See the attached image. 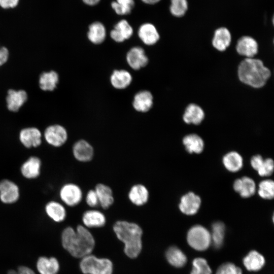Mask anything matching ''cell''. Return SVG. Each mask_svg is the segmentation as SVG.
Instances as JSON below:
<instances>
[{"label":"cell","instance_id":"7c38bea8","mask_svg":"<svg viewBox=\"0 0 274 274\" xmlns=\"http://www.w3.org/2000/svg\"><path fill=\"white\" fill-rule=\"evenodd\" d=\"M74 158L81 162L90 161L94 156V148L88 141L80 140L74 143L72 148Z\"/></svg>","mask_w":274,"mask_h":274},{"label":"cell","instance_id":"7402d4cb","mask_svg":"<svg viewBox=\"0 0 274 274\" xmlns=\"http://www.w3.org/2000/svg\"><path fill=\"white\" fill-rule=\"evenodd\" d=\"M133 34V29L125 20H121L110 32L111 38L116 42L121 43L129 39Z\"/></svg>","mask_w":274,"mask_h":274},{"label":"cell","instance_id":"7dc6e473","mask_svg":"<svg viewBox=\"0 0 274 274\" xmlns=\"http://www.w3.org/2000/svg\"><path fill=\"white\" fill-rule=\"evenodd\" d=\"M144 3L149 4L153 5L158 3L160 0H142Z\"/></svg>","mask_w":274,"mask_h":274},{"label":"cell","instance_id":"7bdbcfd3","mask_svg":"<svg viewBox=\"0 0 274 274\" xmlns=\"http://www.w3.org/2000/svg\"><path fill=\"white\" fill-rule=\"evenodd\" d=\"M264 159L262 157L259 155H256L252 157L251 160V164L252 167L257 172L261 167Z\"/></svg>","mask_w":274,"mask_h":274},{"label":"cell","instance_id":"f6af8a7d","mask_svg":"<svg viewBox=\"0 0 274 274\" xmlns=\"http://www.w3.org/2000/svg\"><path fill=\"white\" fill-rule=\"evenodd\" d=\"M19 0H0V6L4 9L13 8L18 4Z\"/></svg>","mask_w":274,"mask_h":274},{"label":"cell","instance_id":"9c48e42d","mask_svg":"<svg viewBox=\"0 0 274 274\" xmlns=\"http://www.w3.org/2000/svg\"><path fill=\"white\" fill-rule=\"evenodd\" d=\"M257 41L250 36H244L239 38L235 45L237 54L245 58H254L258 52Z\"/></svg>","mask_w":274,"mask_h":274},{"label":"cell","instance_id":"d4e9b609","mask_svg":"<svg viewBox=\"0 0 274 274\" xmlns=\"http://www.w3.org/2000/svg\"><path fill=\"white\" fill-rule=\"evenodd\" d=\"M234 190L245 198L252 196L256 191L254 181L248 177L236 180L233 183Z\"/></svg>","mask_w":274,"mask_h":274},{"label":"cell","instance_id":"8d00e7d4","mask_svg":"<svg viewBox=\"0 0 274 274\" xmlns=\"http://www.w3.org/2000/svg\"><path fill=\"white\" fill-rule=\"evenodd\" d=\"M258 194L262 198L271 199L274 196V183L272 180H265L259 185Z\"/></svg>","mask_w":274,"mask_h":274},{"label":"cell","instance_id":"ffe728a7","mask_svg":"<svg viewBox=\"0 0 274 274\" xmlns=\"http://www.w3.org/2000/svg\"><path fill=\"white\" fill-rule=\"evenodd\" d=\"M41 161L37 156L29 157L22 164L20 171L22 175L28 179H33L38 177L40 174Z\"/></svg>","mask_w":274,"mask_h":274},{"label":"cell","instance_id":"ac0fdd59","mask_svg":"<svg viewBox=\"0 0 274 274\" xmlns=\"http://www.w3.org/2000/svg\"><path fill=\"white\" fill-rule=\"evenodd\" d=\"M205 117V113L199 105L191 103L185 108L182 118L186 124L198 125L201 123Z\"/></svg>","mask_w":274,"mask_h":274},{"label":"cell","instance_id":"30bf717a","mask_svg":"<svg viewBox=\"0 0 274 274\" xmlns=\"http://www.w3.org/2000/svg\"><path fill=\"white\" fill-rule=\"evenodd\" d=\"M20 196L19 188L14 182L4 179L0 181V200L5 204L16 202Z\"/></svg>","mask_w":274,"mask_h":274},{"label":"cell","instance_id":"2e32d148","mask_svg":"<svg viewBox=\"0 0 274 274\" xmlns=\"http://www.w3.org/2000/svg\"><path fill=\"white\" fill-rule=\"evenodd\" d=\"M200 204L199 196L193 192H189L182 197L179 207L183 214L193 215L197 212Z\"/></svg>","mask_w":274,"mask_h":274},{"label":"cell","instance_id":"ab89813d","mask_svg":"<svg viewBox=\"0 0 274 274\" xmlns=\"http://www.w3.org/2000/svg\"><path fill=\"white\" fill-rule=\"evenodd\" d=\"M273 171V161L271 158H267L264 160V162L257 172L258 174L262 177L270 176Z\"/></svg>","mask_w":274,"mask_h":274},{"label":"cell","instance_id":"b9f144b4","mask_svg":"<svg viewBox=\"0 0 274 274\" xmlns=\"http://www.w3.org/2000/svg\"><path fill=\"white\" fill-rule=\"evenodd\" d=\"M10 52L6 46L0 45V67L5 65L9 60Z\"/></svg>","mask_w":274,"mask_h":274},{"label":"cell","instance_id":"ba28073f","mask_svg":"<svg viewBox=\"0 0 274 274\" xmlns=\"http://www.w3.org/2000/svg\"><path fill=\"white\" fill-rule=\"evenodd\" d=\"M59 197L61 201L68 207L78 205L83 198V192L78 185L68 183L64 184L60 189Z\"/></svg>","mask_w":274,"mask_h":274},{"label":"cell","instance_id":"ee69618b","mask_svg":"<svg viewBox=\"0 0 274 274\" xmlns=\"http://www.w3.org/2000/svg\"><path fill=\"white\" fill-rule=\"evenodd\" d=\"M8 274H35V273L30 268L25 266H21L18 267L17 270H9Z\"/></svg>","mask_w":274,"mask_h":274},{"label":"cell","instance_id":"d590c367","mask_svg":"<svg viewBox=\"0 0 274 274\" xmlns=\"http://www.w3.org/2000/svg\"><path fill=\"white\" fill-rule=\"evenodd\" d=\"M188 9L187 0H170L169 11L176 17L184 16Z\"/></svg>","mask_w":274,"mask_h":274},{"label":"cell","instance_id":"74e56055","mask_svg":"<svg viewBox=\"0 0 274 274\" xmlns=\"http://www.w3.org/2000/svg\"><path fill=\"white\" fill-rule=\"evenodd\" d=\"M190 274H212V270L207 261L203 258H196L192 261Z\"/></svg>","mask_w":274,"mask_h":274},{"label":"cell","instance_id":"44dd1931","mask_svg":"<svg viewBox=\"0 0 274 274\" xmlns=\"http://www.w3.org/2000/svg\"><path fill=\"white\" fill-rule=\"evenodd\" d=\"M153 97L152 93L148 90L138 92L134 96L132 102L133 108L138 112H147L152 107Z\"/></svg>","mask_w":274,"mask_h":274},{"label":"cell","instance_id":"f546056e","mask_svg":"<svg viewBox=\"0 0 274 274\" xmlns=\"http://www.w3.org/2000/svg\"><path fill=\"white\" fill-rule=\"evenodd\" d=\"M106 30L104 25L100 22H94L89 26L87 37L94 44H100L105 40Z\"/></svg>","mask_w":274,"mask_h":274},{"label":"cell","instance_id":"e0dca14e","mask_svg":"<svg viewBox=\"0 0 274 274\" xmlns=\"http://www.w3.org/2000/svg\"><path fill=\"white\" fill-rule=\"evenodd\" d=\"M128 198L133 204L139 207L142 206L148 201L149 192L144 185L134 184L129 190Z\"/></svg>","mask_w":274,"mask_h":274},{"label":"cell","instance_id":"f1b7e54d","mask_svg":"<svg viewBox=\"0 0 274 274\" xmlns=\"http://www.w3.org/2000/svg\"><path fill=\"white\" fill-rule=\"evenodd\" d=\"M265 262L264 257L255 250L250 251L243 259V264L249 271H258L261 269Z\"/></svg>","mask_w":274,"mask_h":274},{"label":"cell","instance_id":"836d02e7","mask_svg":"<svg viewBox=\"0 0 274 274\" xmlns=\"http://www.w3.org/2000/svg\"><path fill=\"white\" fill-rule=\"evenodd\" d=\"M225 235V226L221 222L214 223L212 227L211 241L216 248H219L223 244Z\"/></svg>","mask_w":274,"mask_h":274},{"label":"cell","instance_id":"6da1fadb","mask_svg":"<svg viewBox=\"0 0 274 274\" xmlns=\"http://www.w3.org/2000/svg\"><path fill=\"white\" fill-rule=\"evenodd\" d=\"M63 247L76 258H83L91 254L95 246L94 237L87 227L81 225L76 230L65 228L61 234Z\"/></svg>","mask_w":274,"mask_h":274},{"label":"cell","instance_id":"8fae6325","mask_svg":"<svg viewBox=\"0 0 274 274\" xmlns=\"http://www.w3.org/2000/svg\"><path fill=\"white\" fill-rule=\"evenodd\" d=\"M42 133L36 127H28L22 128L19 133V139L21 143L26 148H36L42 143Z\"/></svg>","mask_w":274,"mask_h":274},{"label":"cell","instance_id":"4316f807","mask_svg":"<svg viewBox=\"0 0 274 274\" xmlns=\"http://www.w3.org/2000/svg\"><path fill=\"white\" fill-rule=\"evenodd\" d=\"M37 268L40 274H57L59 264L55 257H40L37 262Z\"/></svg>","mask_w":274,"mask_h":274},{"label":"cell","instance_id":"d6a6232c","mask_svg":"<svg viewBox=\"0 0 274 274\" xmlns=\"http://www.w3.org/2000/svg\"><path fill=\"white\" fill-rule=\"evenodd\" d=\"M166 258L173 266L176 267L183 266L187 262L185 254L176 247H170L166 252Z\"/></svg>","mask_w":274,"mask_h":274},{"label":"cell","instance_id":"3957f363","mask_svg":"<svg viewBox=\"0 0 274 274\" xmlns=\"http://www.w3.org/2000/svg\"><path fill=\"white\" fill-rule=\"evenodd\" d=\"M113 230L117 238L124 243L125 254L131 258L137 257L142 248L141 227L133 222L119 220L114 224Z\"/></svg>","mask_w":274,"mask_h":274},{"label":"cell","instance_id":"d6986e66","mask_svg":"<svg viewBox=\"0 0 274 274\" xmlns=\"http://www.w3.org/2000/svg\"><path fill=\"white\" fill-rule=\"evenodd\" d=\"M82 221L87 228H98L105 225L106 218L102 212L93 209L87 210L83 214Z\"/></svg>","mask_w":274,"mask_h":274},{"label":"cell","instance_id":"603a6c76","mask_svg":"<svg viewBox=\"0 0 274 274\" xmlns=\"http://www.w3.org/2000/svg\"><path fill=\"white\" fill-rule=\"evenodd\" d=\"M138 36L141 41L148 46L155 44L160 39L156 28L150 23H144L140 27Z\"/></svg>","mask_w":274,"mask_h":274},{"label":"cell","instance_id":"e575fe53","mask_svg":"<svg viewBox=\"0 0 274 274\" xmlns=\"http://www.w3.org/2000/svg\"><path fill=\"white\" fill-rule=\"evenodd\" d=\"M134 6L133 0H116L111 3L115 12L120 15L129 14Z\"/></svg>","mask_w":274,"mask_h":274},{"label":"cell","instance_id":"8992f818","mask_svg":"<svg viewBox=\"0 0 274 274\" xmlns=\"http://www.w3.org/2000/svg\"><path fill=\"white\" fill-rule=\"evenodd\" d=\"M44 138L46 142L54 147L63 145L67 140L68 134L65 128L59 124L47 126L44 131Z\"/></svg>","mask_w":274,"mask_h":274},{"label":"cell","instance_id":"7a4b0ae2","mask_svg":"<svg viewBox=\"0 0 274 274\" xmlns=\"http://www.w3.org/2000/svg\"><path fill=\"white\" fill-rule=\"evenodd\" d=\"M271 76L270 70L262 60L245 58L238 64L237 77L242 83L254 88L264 86Z\"/></svg>","mask_w":274,"mask_h":274},{"label":"cell","instance_id":"277c9868","mask_svg":"<svg viewBox=\"0 0 274 274\" xmlns=\"http://www.w3.org/2000/svg\"><path fill=\"white\" fill-rule=\"evenodd\" d=\"M80 267L84 274H112L113 264L107 258H98L89 254L82 258Z\"/></svg>","mask_w":274,"mask_h":274},{"label":"cell","instance_id":"bcb514c9","mask_svg":"<svg viewBox=\"0 0 274 274\" xmlns=\"http://www.w3.org/2000/svg\"><path fill=\"white\" fill-rule=\"evenodd\" d=\"M83 2L89 6H94L98 3L100 0H83Z\"/></svg>","mask_w":274,"mask_h":274},{"label":"cell","instance_id":"5b68a950","mask_svg":"<svg viewBox=\"0 0 274 274\" xmlns=\"http://www.w3.org/2000/svg\"><path fill=\"white\" fill-rule=\"evenodd\" d=\"M187 241L190 247L197 251L207 250L212 243L210 232L199 225H195L189 230Z\"/></svg>","mask_w":274,"mask_h":274},{"label":"cell","instance_id":"4dcf8cb0","mask_svg":"<svg viewBox=\"0 0 274 274\" xmlns=\"http://www.w3.org/2000/svg\"><path fill=\"white\" fill-rule=\"evenodd\" d=\"M183 143L186 150L190 153H200L204 148V142L196 134H189L185 136Z\"/></svg>","mask_w":274,"mask_h":274},{"label":"cell","instance_id":"f35d334b","mask_svg":"<svg viewBox=\"0 0 274 274\" xmlns=\"http://www.w3.org/2000/svg\"><path fill=\"white\" fill-rule=\"evenodd\" d=\"M216 274H242V270L233 263L227 262L219 267Z\"/></svg>","mask_w":274,"mask_h":274},{"label":"cell","instance_id":"52a82bcc","mask_svg":"<svg viewBox=\"0 0 274 274\" xmlns=\"http://www.w3.org/2000/svg\"><path fill=\"white\" fill-rule=\"evenodd\" d=\"M28 99L27 91L23 89L9 88L5 97L6 107L9 112L17 113Z\"/></svg>","mask_w":274,"mask_h":274},{"label":"cell","instance_id":"5bb4252c","mask_svg":"<svg viewBox=\"0 0 274 274\" xmlns=\"http://www.w3.org/2000/svg\"><path fill=\"white\" fill-rule=\"evenodd\" d=\"M59 82V75L54 70L43 71L38 77L39 88L44 92H52L57 88Z\"/></svg>","mask_w":274,"mask_h":274},{"label":"cell","instance_id":"4fadbf2b","mask_svg":"<svg viewBox=\"0 0 274 274\" xmlns=\"http://www.w3.org/2000/svg\"><path fill=\"white\" fill-rule=\"evenodd\" d=\"M126 59L129 66L134 70L145 67L148 63L145 50L139 46L133 47L128 51Z\"/></svg>","mask_w":274,"mask_h":274},{"label":"cell","instance_id":"83f0119b","mask_svg":"<svg viewBox=\"0 0 274 274\" xmlns=\"http://www.w3.org/2000/svg\"><path fill=\"white\" fill-rule=\"evenodd\" d=\"M131 75L124 70H115L110 77V82L115 88L123 89L127 88L131 83Z\"/></svg>","mask_w":274,"mask_h":274},{"label":"cell","instance_id":"60d3db41","mask_svg":"<svg viewBox=\"0 0 274 274\" xmlns=\"http://www.w3.org/2000/svg\"><path fill=\"white\" fill-rule=\"evenodd\" d=\"M85 202L91 208H94L99 205L98 197L94 189H90L87 192Z\"/></svg>","mask_w":274,"mask_h":274},{"label":"cell","instance_id":"9a60e30c","mask_svg":"<svg viewBox=\"0 0 274 274\" xmlns=\"http://www.w3.org/2000/svg\"><path fill=\"white\" fill-rule=\"evenodd\" d=\"M232 41L229 30L224 26L216 29L212 40L213 47L217 51L223 52L229 47Z\"/></svg>","mask_w":274,"mask_h":274},{"label":"cell","instance_id":"1f68e13d","mask_svg":"<svg viewBox=\"0 0 274 274\" xmlns=\"http://www.w3.org/2000/svg\"><path fill=\"white\" fill-rule=\"evenodd\" d=\"M223 163L225 167L231 172H236L240 170L243 164L241 155L236 152L227 153L223 158Z\"/></svg>","mask_w":274,"mask_h":274},{"label":"cell","instance_id":"cb8c5ba5","mask_svg":"<svg viewBox=\"0 0 274 274\" xmlns=\"http://www.w3.org/2000/svg\"><path fill=\"white\" fill-rule=\"evenodd\" d=\"M99 202L103 209H108L114 202L113 192L111 188L103 183L97 184L94 189Z\"/></svg>","mask_w":274,"mask_h":274},{"label":"cell","instance_id":"484cf974","mask_svg":"<svg viewBox=\"0 0 274 274\" xmlns=\"http://www.w3.org/2000/svg\"><path fill=\"white\" fill-rule=\"evenodd\" d=\"M47 215L56 222L63 221L66 218V211L64 206L59 202L51 201L45 206Z\"/></svg>","mask_w":274,"mask_h":274}]
</instances>
